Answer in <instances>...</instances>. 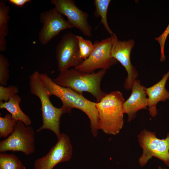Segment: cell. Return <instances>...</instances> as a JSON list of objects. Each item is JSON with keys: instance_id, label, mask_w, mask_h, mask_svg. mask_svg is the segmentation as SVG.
Wrapping results in <instances>:
<instances>
[{"instance_id": "obj_1", "label": "cell", "mask_w": 169, "mask_h": 169, "mask_svg": "<svg viewBox=\"0 0 169 169\" xmlns=\"http://www.w3.org/2000/svg\"><path fill=\"white\" fill-rule=\"evenodd\" d=\"M106 71L101 69L97 72L90 73L74 68L60 72L57 77L52 79L56 84L79 93L89 92L98 102L106 94L100 87L101 82Z\"/></svg>"}, {"instance_id": "obj_2", "label": "cell", "mask_w": 169, "mask_h": 169, "mask_svg": "<svg viewBox=\"0 0 169 169\" xmlns=\"http://www.w3.org/2000/svg\"><path fill=\"white\" fill-rule=\"evenodd\" d=\"M122 93L115 91L105 94L96 105L99 112L98 129L106 134L116 135L122 128L124 117Z\"/></svg>"}, {"instance_id": "obj_3", "label": "cell", "mask_w": 169, "mask_h": 169, "mask_svg": "<svg viewBox=\"0 0 169 169\" xmlns=\"http://www.w3.org/2000/svg\"><path fill=\"white\" fill-rule=\"evenodd\" d=\"M29 85L31 93L38 97L41 103L42 118V125L37 130L38 132L47 129L52 131L58 138L61 134L60 129V119L65 112L63 108L55 107L50 100V96L45 87L38 71L34 72L29 76Z\"/></svg>"}, {"instance_id": "obj_4", "label": "cell", "mask_w": 169, "mask_h": 169, "mask_svg": "<svg viewBox=\"0 0 169 169\" xmlns=\"http://www.w3.org/2000/svg\"><path fill=\"white\" fill-rule=\"evenodd\" d=\"M137 138L142 149V154L138 160L141 166H144L153 157H155L169 166V133L165 139H160L155 132L144 129L140 132Z\"/></svg>"}, {"instance_id": "obj_5", "label": "cell", "mask_w": 169, "mask_h": 169, "mask_svg": "<svg viewBox=\"0 0 169 169\" xmlns=\"http://www.w3.org/2000/svg\"><path fill=\"white\" fill-rule=\"evenodd\" d=\"M35 132L32 127L18 121L13 132L0 141V152L20 151L26 155L34 153Z\"/></svg>"}, {"instance_id": "obj_6", "label": "cell", "mask_w": 169, "mask_h": 169, "mask_svg": "<svg viewBox=\"0 0 169 169\" xmlns=\"http://www.w3.org/2000/svg\"><path fill=\"white\" fill-rule=\"evenodd\" d=\"M112 43L111 36L100 41L96 40L94 43V49L90 55L75 68L81 71L91 73L98 69L106 70L116 64L117 61L111 55Z\"/></svg>"}, {"instance_id": "obj_7", "label": "cell", "mask_w": 169, "mask_h": 169, "mask_svg": "<svg viewBox=\"0 0 169 169\" xmlns=\"http://www.w3.org/2000/svg\"><path fill=\"white\" fill-rule=\"evenodd\" d=\"M55 54L59 71L76 68L83 62L79 53L76 35L69 33L64 34L56 46Z\"/></svg>"}, {"instance_id": "obj_8", "label": "cell", "mask_w": 169, "mask_h": 169, "mask_svg": "<svg viewBox=\"0 0 169 169\" xmlns=\"http://www.w3.org/2000/svg\"><path fill=\"white\" fill-rule=\"evenodd\" d=\"M57 139V143L48 153L35 161V169H53L58 164L71 159L73 146L69 136L62 133Z\"/></svg>"}, {"instance_id": "obj_9", "label": "cell", "mask_w": 169, "mask_h": 169, "mask_svg": "<svg viewBox=\"0 0 169 169\" xmlns=\"http://www.w3.org/2000/svg\"><path fill=\"white\" fill-rule=\"evenodd\" d=\"M111 37L112 40L111 55L120 63L126 71L127 76L124 87L125 90H131L133 83L138 76V73L132 64L130 59L131 53L134 46L135 41L132 39L120 40L114 33Z\"/></svg>"}, {"instance_id": "obj_10", "label": "cell", "mask_w": 169, "mask_h": 169, "mask_svg": "<svg viewBox=\"0 0 169 169\" xmlns=\"http://www.w3.org/2000/svg\"><path fill=\"white\" fill-rule=\"evenodd\" d=\"M50 2L60 13L67 18L73 28L86 36L92 37V28L88 22L89 15L78 8L74 1L52 0Z\"/></svg>"}, {"instance_id": "obj_11", "label": "cell", "mask_w": 169, "mask_h": 169, "mask_svg": "<svg viewBox=\"0 0 169 169\" xmlns=\"http://www.w3.org/2000/svg\"><path fill=\"white\" fill-rule=\"evenodd\" d=\"M39 19L42 27L38 39L43 45L47 44L61 31L73 28L55 7L41 13Z\"/></svg>"}, {"instance_id": "obj_12", "label": "cell", "mask_w": 169, "mask_h": 169, "mask_svg": "<svg viewBox=\"0 0 169 169\" xmlns=\"http://www.w3.org/2000/svg\"><path fill=\"white\" fill-rule=\"evenodd\" d=\"M146 88L141 84L138 79H136L133 83L130 95L122 105L124 114L128 115V122H130L136 117V114L139 110L147 109L148 102Z\"/></svg>"}, {"instance_id": "obj_13", "label": "cell", "mask_w": 169, "mask_h": 169, "mask_svg": "<svg viewBox=\"0 0 169 169\" xmlns=\"http://www.w3.org/2000/svg\"><path fill=\"white\" fill-rule=\"evenodd\" d=\"M40 75L49 95L58 97L62 102V107L65 113H70L81 93L56 84L46 73L40 74Z\"/></svg>"}, {"instance_id": "obj_14", "label": "cell", "mask_w": 169, "mask_h": 169, "mask_svg": "<svg viewBox=\"0 0 169 169\" xmlns=\"http://www.w3.org/2000/svg\"><path fill=\"white\" fill-rule=\"evenodd\" d=\"M169 78V70L159 82L146 88V94L148 96V110L150 115L152 117L156 116L157 114L156 108L157 104L159 102H164L169 99V92L165 88Z\"/></svg>"}, {"instance_id": "obj_15", "label": "cell", "mask_w": 169, "mask_h": 169, "mask_svg": "<svg viewBox=\"0 0 169 169\" xmlns=\"http://www.w3.org/2000/svg\"><path fill=\"white\" fill-rule=\"evenodd\" d=\"M96 103L89 100L80 94L74 103L73 108L79 109L84 112L90 120L91 131L95 137L98 135L99 120V112Z\"/></svg>"}, {"instance_id": "obj_16", "label": "cell", "mask_w": 169, "mask_h": 169, "mask_svg": "<svg viewBox=\"0 0 169 169\" xmlns=\"http://www.w3.org/2000/svg\"><path fill=\"white\" fill-rule=\"evenodd\" d=\"M21 101L20 96L16 95L7 102H0V109L8 110L17 121H21L26 125H30L31 121L30 118L23 111L20 107L19 104Z\"/></svg>"}, {"instance_id": "obj_17", "label": "cell", "mask_w": 169, "mask_h": 169, "mask_svg": "<svg viewBox=\"0 0 169 169\" xmlns=\"http://www.w3.org/2000/svg\"><path fill=\"white\" fill-rule=\"evenodd\" d=\"M10 9L3 0L0 1V51H5L6 49V37L8 34V23L10 19Z\"/></svg>"}, {"instance_id": "obj_18", "label": "cell", "mask_w": 169, "mask_h": 169, "mask_svg": "<svg viewBox=\"0 0 169 169\" xmlns=\"http://www.w3.org/2000/svg\"><path fill=\"white\" fill-rule=\"evenodd\" d=\"M111 1L110 0H95V10L94 15L96 18L100 17V23L103 24L106 31L111 36L114 33L110 28L107 21V11Z\"/></svg>"}, {"instance_id": "obj_19", "label": "cell", "mask_w": 169, "mask_h": 169, "mask_svg": "<svg viewBox=\"0 0 169 169\" xmlns=\"http://www.w3.org/2000/svg\"><path fill=\"white\" fill-rule=\"evenodd\" d=\"M0 169H26V167L15 155L0 152Z\"/></svg>"}, {"instance_id": "obj_20", "label": "cell", "mask_w": 169, "mask_h": 169, "mask_svg": "<svg viewBox=\"0 0 169 169\" xmlns=\"http://www.w3.org/2000/svg\"><path fill=\"white\" fill-rule=\"evenodd\" d=\"M17 121L10 113L0 117V137L7 138L14 131Z\"/></svg>"}, {"instance_id": "obj_21", "label": "cell", "mask_w": 169, "mask_h": 169, "mask_svg": "<svg viewBox=\"0 0 169 169\" xmlns=\"http://www.w3.org/2000/svg\"><path fill=\"white\" fill-rule=\"evenodd\" d=\"M78 41L80 56L84 61L87 59L93 52L95 45L91 41L84 38L81 36L76 35Z\"/></svg>"}, {"instance_id": "obj_22", "label": "cell", "mask_w": 169, "mask_h": 169, "mask_svg": "<svg viewBox=\"0 0 169 169\" xmlns=\"http://www.w3.org/2000/svg\"><path fill=\"white\" fill-rule=\"evenodd\" d=\"M9 62L4 56L0 54V84L5 86L9 77Z\"/></svg>"}, {"instance_id": "obj_23", "label": "cell", "mask_w": 169, "mask_h": 169, "mask_svg": "<svg viewBox=\"0 0 169 169\" xmlns=\"http://www.w3.org/2000/svg\"><path fill=\"white\" fill-rule=\"evenodd\" d=\"M18 88L13 85L7 87L0 85V102H7L13 96L17 95Z\"/></svg>"}, {"instance_id": "obj_24", "label": "cell", "mask_w": 169, "mask_h": 169, "mask_svg": "<svg viewBox=\"0 0 169 169\" xmlns=\"http://www.w3.org/2000/svg\"><path fill=\"white\" fill-rule=\"evenodd\" d=\"M169 34V23L163 33L159 37L156 38L155 40L159 44L160 48V61L163 62L166 60L164 54V47L167 38Z\"/></svg>"}, {"instance_id": "obj_25", "label": "cell", "mask_w": 169, "mask_h": 169, "mask_svg": "<svg viewBox=\"0 0 169 169\" xmlns=\"http://www.w3.org/2000/svg\"><path fill=\"white\" fill-rule=\"evenodd\" d=\"M11 4L18 7H22L26 3L31 2L30 0H9Z\"/></svg>"}, {"instance_id": "obj_26", "label": "cell", "mask_w": 169, "mask_h": 169, "mask_svg": "<svg viewBox=\"0 0 169 169\" xmlns=\"http://www.w3.org/2000/svg\"><path fill=\"white\" fill-rule=\"evenodd\" d=\"M158 169H166L165 168H162L161 166H159L158 167Z\"/></svg>"}]
</instances>
